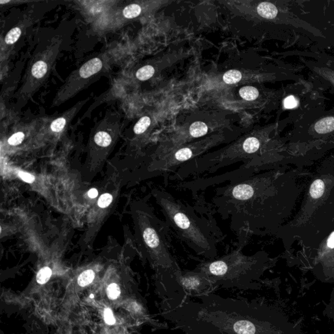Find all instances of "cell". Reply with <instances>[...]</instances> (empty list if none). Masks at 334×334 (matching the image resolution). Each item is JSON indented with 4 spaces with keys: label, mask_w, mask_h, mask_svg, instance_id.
<instances>
[{
    "label": "cell",
    "mask_w": 334,
    "mask_h": 334,
    "mask_svg": "<svg viewBox=\"0 0 334 334\" xmlns=\"http://www.w3.org/2000/svg\"><path fill=\"white\" fill-rule=\"evenodd\" d=\"M154 196L161 208L165 223L179 240L198 254L208 258L216 255L217 244L221 237L211 222L200 218L192 207L163 188L156 189Z\"/></svg>",
    "instance_id": "cell-1"
},
{
    "label": "cell",
    "mask_w": 334,
    "mask_h": 334,
    "mask_svg": "<svg viewBox=\"0 0 334 334\" xmlns=\"http://www.w3.org/2000/svg\"><path fill=\"white\" fill-rule=\"evenodd\" d=\"M141 238L145 248L158 263L169 265L173 261L168 240L169 226L164 221L150 215L147 217L142 226Z\"/></svg>",
    "instance_id": "cell-2"
},
{
    "label": "cell",
    "mask_w": 334,
    "mask_h": 334,
    "mask_svg": "<svg viewBox=\"0 0 334 334\" xmlns=\"http://www.w3.org/2000/svg\"><path fill=\"white\" fill-rule=\"evenodd\" d=\"M205 148L207 146H189L170 151L152 163L151 170L155 171L156 174L162 176L169 174L170 172H174L182 165L197 158Z\"/></svg>",
    "instance_id": "cell-3"
},
{
    "label": "cell",
    "mask_w": 334,
    "mask_h": 334,
    "mask_svg": "<svg viewBox=\"0 0 334 334\" xmlns=\"http://www.w3.org/2000/svg\"><path fill=\"white\" fill-rule=\"evenodd\" d=\"M258 12L262 17L267 19H273L277 15V9L274 4L268 2H263L259 5Z\"/></svg>",
    "instance_id": "cell-4"
},
{
    "label": "cell",
    "mask_w": 334,
    "mask_h": 334,
    "mask_svg": "<svg viewBox=\"0 0 334 334\" xmlns=\"http://www.w3.org/2000/svg\"><path fill=\"white\" fill-rule=\"evenodd\" d=\"M315 130L319 134H326L334 130V117L322 119L315 124Z\"/></svg>",
    "instance_id": "cell-5"
},
{
    "label": "cell",
    "mask_w": 334,
    "mask_h": 334,
    "mask_svg": "<svg viewBox=\"0 0 334 334\" xmlns=\"http://www.w3.org/2000/svg\"><path fill=\"white\" fill-rule=\"evenodd\" d=\"M234 330L238 334H254L255 327L251 322L247 321H238L234 326Z\"/></svg>",
    "instance_id": "cell-6"
},
{
    "label": "cell",
    "mask_w": 334,
    "mask_h": 334,
    "mask_svg": "<svg viewBox=\"0 0 334 334\" xmlns=\"http://www.w3.org/2000/svg\"><path fill=\"white\" fill-rule=\"evenodd\" d=\"M209 128L202 121H196L189 127V134L193 138H199L207 134Z\"/></svg>",
    "instance_id": "cell-7"
},
{
    "label": "cell",
    "mask_w": 334,
    "mask_h": 334,
    "mask_svg": "<svg viewBox=\"0 0 334 334\" xmlns=\"http://www.w3.org/2000/svg\"><path fill=\"white\" fill-rule=\"evenodd\" d=\"M240 95L242 99L246 101H254L259 97V93L258 89L252 86H246L240 90Z\"/></svg>",
    "instance_id": "cell-8"
},
{
    "label": "cell",
    "mask_w": 334,
    "mask_h": 334,
    "mask_svg": "<svg viewBox=\"0 0 334 334\" xmlns=\"http://www.w3.org/2000/svg\"><path fill=\"white\" fill-rule=\"evenodd\" d=\"M47 65L43 61H39L33 65L32 69V75L36 79H41L45 75L47 72Z\"/></svg>",
    "instance_id": "cell-9"
},
{
    "label": "cell",
    "mask_w": 334,
    "mask_h": 334,
    "mask_svg": "<svg viewBox=\"0 0 334 334\" xmlns=\"http://www.w3.org/2000/svg\"><path fill=\"white\" fill-rule=\"evenodd\" d=\"M242 78V73L237 70H230L223 75V81L227 85L239 83Z\"/></svg>",
    "instance_id": "cell-10"
},
{
    "label": "cell",
    "mask_w": 334,
    "mask_h": 334,
    "mask_svg": "<svg viewBox=\"0 0 334 334\" xmlns=\"http://www.w3.org/2000/svg\"><path fill=\"white\" fill-rule=\"evenodd\" d=\"M324 191V182L321 179H317L312 184L310 188V195L315 199L319 198L323 195Z\"/></svg>",
    "instance_id": "cell-11"
},
{
    "label": "cell",
    "mask_w": 334,
    "mask_h": 334,
    "mask_svg": "<svg viewBox=\"0 0 334 334\" xmlns=\"http://www.w3.org/2000/svg\"><path fill=\"white\" fill-rule=\"evenodd\" d=\"M141 8L137 4H131L123 9V14L125 18L132 19L137 17L141 13Z\"/></svg>",
    "instance_id": "cell-12"
},
{
    "label": "cell",
    "mask_w": 334,
    "mask_h": 334,
    "mask_svg": "<svg viewBox=\"0 0 334 334\" xmlns=\"http://www.w3.org/2000/svg\"><path fill=\"white\" fill-rule=\"evenodd\" d=\"M155 73V70L151 65H146L138 70L136 76L137 78L140 81H144L148 80Z\"/></svg>",
    "instance_id": "cell-13"
},
{
    "label": "cell",
    "mask_w": 334,
    "mask_h": 334,
    "mask_svg": "<svg viewBox=\"0 0 334 334\" xmlns=\"http://www.w3.org/2000/svg\"><path fill=\"white\" fill-rule=\"evenodd\" d=\"M150 123L151 120L149 117H142L135 125L134 132L135 134L141 135L145 132L149 126L150 125Z\"/></svg>",
    "instance_id": "cell-14"
},
{
    "label": "cell",
    "mask_w": 334,
    "mask_h": 334,
    "mask_svg": "<svg viewBox=\"0 0 334 334\" xmlns=\"http://www.w3.org/2000/svg\"><path fill=\"white\" fill-rule=\"evenodd\" d=\"M95 278V273L93 270H86L82 273L78 278V284L81 287H85L90 284Z\"/></svg>",
    "instance_id": "cell-15"
},
{
    "label": "cell",
    "mask_w": 334,
    "mask_h": 334,
    "mask_svg": "<svg viewBox=\"0 0 334 334\" xmlns=\"http://www.w3.org/2000/svg\"><path fill=\"white\" fill-rule=\"evenodd\" d=\"M95 143L100 146L107 147L111 143L112 139L109 133L105 132H98L94 138Z\"/></svg>",
    "instance_id": "cell-16"
},
{
    "label": "cell",
    "mask_w": 334,
    "mask_h": 334,
    "mask_svg": "<svg viewBox=\"0 0 334 334\" xmlns=\"http://www.w3.org/2000/svg\"><path fill=\"white\" fill-rule=\"evenodd\" d=\"M52 275V270L50 268L44 267L39 271L37 275V281L41 285L45 284L48 281Z\"/></svg>",
    "instance_id": "cell-17"
},
{
    "label": "cell",
    "mask_w": 334,
    "mask_h": 334,
    "mask_svg": "<svg viewBox=\"0 0 334 334\" xmlns=\"http://www.w3.org/2000/svg\"><path fill=\"white\" fill-rule=\"evenodd\" d=\"M21 35V30L19 28H14L7 34L5 41L8 44H12L16 43L19 39Z\"/></svg>",
    "instance_id": "cell-18"
},
{
    "label": "cell",
    "mask_w": 334,
    "mask_h": 334,
    "mask_svg": "<svg viewBox=\"0 0 334 334\" xmlns=\"http://www.w3.org/2000/svg\"><path fill=\"white\" fill-rule=\"evenodd\" d=\"M107 295L111 300H115L120 296L121 290L120 287L116 284H112L109 286L107 290Z\"/></svg>",
    "instance_id": "cell-19"
},
{
    "label": "cell",
    "mask_w": 334,
    "mask_h": 334,
    "mask_svg": "<svg viewBox=\"0 0 334 334\" xmlns=\"http://www.w3.org/2000/svg\"><path fill=\"white\" fill-rule=\"evenodd\" d=\"M65 124H66L65 119L64 118H59L53 121L52 124H51L50 128L53 132L59 133L64 129Z\"/></svg>",
    "instance_id": "cell-20"
},
{
    "label": "cell",
    "mask_w": 334,
    "mask_h": 334,
    "mask_svg": "<svg viewBox=\"0 0 334 334\" xmlns=\"http://www.w3.org/2000/svg\"><path fill=\"white\" fill-rule=\"evenodd\" d=\"M25 135L22 132L15 133L9 138L8 143L11 146H17L24 141Z\"/></svg>",
    "instance_id": "cell-21"
},
{
    "label": "cell",
    "mask_w": 334,
    "mask_h": 334,
    "mask_svg": "<svg viewBox=\"0 0 334 334\" xmlns=\"http://www.w3.org/2000/svg\"><path fill=\"white\" fill-rule=\"evenodd\" d=\"M112 201H113V196L111 194L105 193L100 197L99 200H98V205L100 208L105 209V208L109 207L111 204Z\"/></svg>",
    "instance_id": "cell-22"
},
{
    "label": "cell",
    "mask_w": 334,
    "mask_h": 334,
    "mask_svg": "<svg viewBox=\"0 0 334 334\" xmlns=\"http://www.w3.org/2000/svg\"><path fill=\"white\" fill-rule=\"evenodd\" d=\"M182 282L184 286L188 287V288H194V287H197L199 285V281L198 278L195 276H186L182 279Z\"/></svg>",
    "instance_id": "cell-23"
},
{
    "label": "cell",
    "mask_w": 334,
    "mask_h": 334,
    "mask_svg": "<svg viewBox=\"0 0 334 334\" xmlns=\"http://www.w3.org/2000/svg\"><path fill=\"white\" fill-rule=\"evenodd\" d=\"M298 102L293 95H290V96L287 97L286 99L284 100V107L286 109H294L298 107Z\"/></svg>",
    "instance_id": "cell-24"
},
{
    "label": "cell",
    "mask_w": 334,
    "mask_h": 334,
    "mask_svg": "<svg viewBox=\"0 0 334 334\" xmlns=\"http://www.w3.org/2000/svg\"><path fill=\"white\" fill-rule=\"evenodd\" d=\"M104 318L105 321L106 322L107 324H109V325H113L116 322V319L114 318L113 313L109 308H107L105 310Z\"/></svg>",
    "instance_id": "cell-25"
},
{
    "label": "cell",
    "mask_w": 334,
    "mask_h": 334,
    "mask_svg": "<svg viewBox=\"0 0 334 334\" xmlns=\"http://www.w3.org/2000/svg\"><path fill=\"white\" fill-rule=\"evenodd\" d=\"M18 175L23 181L27 182V183H33L35 181V177L27 172H19Z\"/></svg>",
    "instance_id": "cell-26"
},
{
    "label": "cell",
    "mask_w": 334,
    "mask_h": 334,
    "mask_svg": "<svg viewBox=\"0 0 334 334\" xmlns=\"http://www.w3.org/2000/svg\"><path fill=\"white\" fill-rule=\"evenodd\" d=\"M98 195V191L96 189H91L90 191H89L88 192V196L89 197H90L91 198H95L97 197Z\"/></svg>",
    "instance_id": "cell-27"
},
{
    "label": "cell",
    "mask_w": 334,
    "mask_h": 334,
    "mask_svg": "<svg viewBox=\"0 0 334 334\" xmlns=\"http://www.w3.org/2000/svg\"><path fill=\"white\" fill-rule=\"evenodd\" d=\"M328 246L331 249L334 248V232L331 233L328 240Z\"/></svg>",
    "instance_id": "cell-28"
},
{
    "label": "cell",
    "mask_w": 334,
    "mask_h": 334,
    "mask_svg": "<svg viewBox=\"0 0 334 334\" xmlns=\"http://www.w3.org/2000/svg\"><path fill=\"white\" fill-rule=\"evenodd\" d=\"M9 2H10V1H2H2H0V3H1L2 4H8V3H9Z\"/></svg>",
    "instance_id": "cell-29"
},
{
    "label": "cell",
    "mask_w": 334,
    "mask_h": 334,
    "mask_svg": "<svg viewBox=\"0 0 334 334\" xmlns=\"http://www.w3.org/2000/svg\"><path fill=\"white\" fill-rule=\"evenodd\" d=\"M90 298H94V295H93V294H91V295H90Z\"/></svg>",
    "instance_id": "cell-30"
}]
</instances>
